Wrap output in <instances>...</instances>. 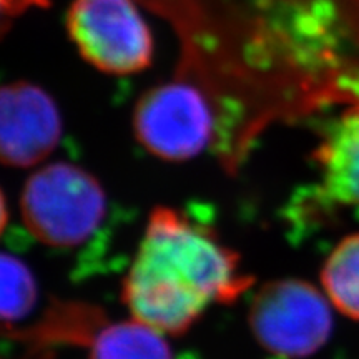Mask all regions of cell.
I'll list each match as a JSON object with an SVG mask.
<instances>
[{
	"instance_id": "6da1fadb",
	"label": "cell",
	"mask_w": 359,
	"mask_h": 359,
	"mask_svg": "<svg viewBox=\"0 0 359 359\" xmlns=\"http://www.w3.org/2000/svg\"><path fill=\"white\" fill-rule=\"evenodd\" d=\"M235 250L206 224L156 206L122 283L133 320L161 334H183L213 304L235 303L253 286Z\"/></svg>"
},
{
	"instance_id": "7a4b0ae2",
	"label": "cell",
	"mask_w": 359,
	"mask_h": 359,
	"mask_svg": "<svg viewBox=\"0 0 359 359\" xmlns=\"http://www.w3.org/2000/svg\"><path fill=\"white\" fill-rule=\"evenodd\" d=\"M20 213L25 228L40 243L75 248L102 226L107 217V193L87 170L57 161L27 180Z\"/></svg>"
},
{
	"instance_id": "3957f363",
	"label": "cell",
	"mask_w": 359,
	"mask_h": 359,
	"mask_svg": "<svg viewBox=\"0 0 359 359\" xmlns=\"http://www.w3.org/2000/svg\"><path fill=\"white\" fill-rule=\"evenodd\" d=\"M133 132L156 158L187 161L218 150L219 120L208 93L180 75L137 102Z\"/></svg>"
},
{
	"instance_id": "277c9868",
	"label": "cell",
	"mask_w": 359,
	"mask_h": 359,
	"mask_svg": "<svg viewBox=\"0 0 359 359\" xmlns=\"http://www.w3.org/2000/svg\"><path fill=\"white\" fill-rule=\"evenodd\" d=\"M333 306L311 283L286 278L264 283L248 309L253 338L281 359H304L325 346L333 333Z\"/></svg>"
},
{
	"instance_id": "5b68a950",
	"label": "cell",
	"mask_w": 359,
	"mask_h": 359,
	"mask_svg": "<svg viewBox=\"0 0 359 359\" xmlns=\"http://www.w3.org/2000/svg\"><path fill=\"white\" fill-rule=\"evenodd\" d=\"M67 27L85 60L109 74L150 64L151 35L132 0H74Z\"/></svg>"
},
{
	"instance_id": "8992f818",
	"label": "cell",
	"mask_w": 359,
	"mask_h": 359,
	"mask_svg": "<svg viewBox=\"0 0 359 359\" xmlns=\"http://www.w3.org/2000/svg\"><path fill=\"white\" fill-rule=\"evenodd\" d=\"M62 137L53 98L29 82L0 87V163L29 168L48 158Z\"/></svg>"
},
{
	"instance_id": "52a82bcc",
	"label": "cell",
	"mask_w": 359,
	"mask_h": 359,
	"mask_svg": "<svg viewBox=\"0 0 359 359\" xmlns=\"http://www.w3.org/2000/svg\"><path fill=\"white\" fill-rule=\"evenodd\" d=\"M320 193L327 203L359 206V102L341 114L314 151Z\"/></svg>"
},
{
	"instance_id": "ba28073f",
	"label": "cell",
	"mask_w": 359,
	"mask_h": 359,
	"mask_svg": "<svg viewBox=\"0 0 359 359\" xmlns=\"http://www.w3.org/2000/svg\"><path fill=\"white\" fill-rule=\"evenodd\" d=\"M80 346L88 359H173L165 334L138 320H103L90 330Z\"/></svg>"
},
{
	"instance_id": "9c48e42d",
	"label": "cell",
	"mask_w": 359,
	"mask_h": 359,
	"mask_svg": "<svg viewBox=\"0 0 359 359\" xmlns=\"http://www.w3.org/2000/svg\"><path fill=\"white\" fill-rule=\"evenodd\" d=\"M321 290L336 311L359 321V233L344 236L327 255Z\"/></svg>"
},
{
	"instance_id": "30bf717a",
	"label": "cell",
	"mask_w": 359,
	"mask_h": 359,
	"mask_svg": "<svg viewBox=\"0 0 359 359\" xmlns=\"http://www.w3.org/2000/svg\"><path fill=\"white\" fill-rule=\"evenodd\" d=\"M37 302L39 286L32 269L13 255L0 251V325L24 321Z\"/></svg>"
},
{
	"instance_id": "8fae6325",
	"label": "cell",
	"mask_w": 359,
	"mask_h": 359,
	"mask_svg": "<svg viewBox=\"0 0 359 359\" xmlns=\"http://www.w3.org/2000/svg\"><path fill=\"white\" fill-rule=\"evenodd\" d=\"M34 2H39V0H0V29L6 27L7 20L13 13L20 12L22 8L29 7Z\"/></svg>"
},
{
	"instance_id": "7c38bea8",
	"label": "cell",
	"mask_w": 359,
	"mask_h": 359,
	"mask_svg": "<svg viewBox=\"0 0 359 359\" xmlns=\"http://www.w3.org/2000/svg\"><path fill=\"white\" fill-rule=\"evenodd\" d=\"M7 218H8V210L6 203V196H4L2 190H0V235H2L4 228H6Z\"/></svg>"
}]
</instances>
